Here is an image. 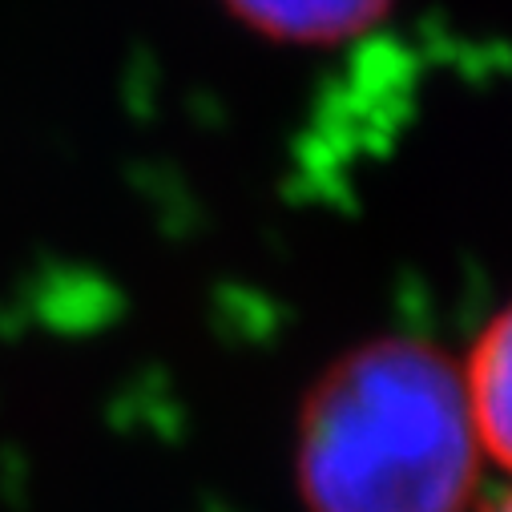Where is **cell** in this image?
Returning <instances> with one entry per match:
<instances>
[{
  "label": "cell",
  "instance_id": "obj_1",
  "mask_svg": "<svg viewBox=\"0 0 512 512\" xmlns=\"http://www.w3.org/2000/svg\"><path fill=\"white\" fill-rule=\"evenodd\" d=\"M484 480L460 363L428 339L359 343L303 396L295 492L307 512H472Z\"/></svg>",
  "mask_w": 512,
  "mask_h": 512
},
{
  "label": "cell",
  "instance_id": "obj_2",
  "mask_svg": "<svg viewBox=\"0 0 512 512\" xmlns=\"http://www.w3.org/2000/svg\"><path fill=\"white\" fill-rule=\"evenodd\" d=\"M460 363V392L476 432V444L492 472L508 468L512 448V319L496 311Z\"/></svg>",
  "mask_w": 512,
  "mask_h": 512
},
{
  "label": "cell",
  "instance_id": "obj_3",
  "mask_svg": "<svg viewBox=\"0 0 512 512\" xmlns=\"http://www.w3.org/2000/svg\"><path fill=\"white\" fill-rule=\"evenodd\" d=\"M254 33L287 45H335L367 33L396 0H222Z\"/></svg>",
  "mask_w": 512,
  "mask_h": 512
},
{
  "label": "cell",
  "instance_id": "obj_4",
  "mask_svg": "<svg viewBox=\"0 0 512 512\" xmlns=\"http://www.w3.org/2000/svg\"><path fill=\"white\" fill-rule=\"evenodd\" d=\"M472 512H512V508H508L504 488H492V492H484V496L476 500V508H472Z\"/></svg>",
  "mask_w": 512,
  "mask_h": 512
}]
</instances>
